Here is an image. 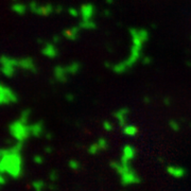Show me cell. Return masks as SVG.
I'll list each match as a JSON object with an SVG mask.
<instances>
[{"mask_svg": "<svg viewBox=\"0 0 191 191\" xmlns=\"http://www.w3.org/2000/svg\"><path fill=\"white\" fill-rule=\"evenodd\" d=\"M168 173L175 178H181L186 175V170L181 167H176V166H170L167 168Z\"/></svg>", "mask_w": 191, "mask_h": 191, "instance_id": "5", "label": "cell"}, {"mask_svg": "<svg viewBox=\"0 0 191 191\" xmlns=\"http://www.w3.org/2000/svg\"><path fill=\"white\" fill-rule=\"evenodd\" d=\"M131 35L133 38V47L131 54L128 56V59L126 61L119 63L117 65L114 66L113 70L117 73H122L124 71H126L130 67H132L135 63L138 61V59L140 57L142 51V47L143 44H146V41L149 38V33L147 30L143 29H130Z\"/></svg>", "mask_w": 191, "mask_h": 191, "instance_id": "1", "label": "cell"}, {"mask_svg": "<svg viewBox=\"0 0 191 191\" xmlns=\"http://www.w3.org/2000/svg\"><path fill=\"white\" fill-rule=\"evenodd\" d=\"M107 146H109V143H107L106 139H104V138H100L97 143L93 144V146L88 149V152L90 154H96L97 152H99V151L105 150V149L107 148Z\"/></svg>", "mask_w": 191, "mask_h": 191, "instance_id": "6", "label": "cell"}, {"mask_svg": "<svg viewBox=\"0 0 191 191\" xmlns=\"http://www.w3.org/2000/svg\"><path fill=\"white\" fill-rule=\"evenodd\" d=\"M80 29H86V30H93L96 28V24L93 20H87V21H81L79 25Z\"/></svg>", "mask_w": 191, "mask_h": 191, "instance_id": "11", "label": "cell"}, {"mask_svg": "<svg viewBox=\"0 0 191 191\" xmlns=\"http://www.w3.org/2000/svg\"><path fill=\"white\" fill-rule=\"evenodd\" d=\"M28 8H29V10L33 14H35L37 16H43V17H48V16H50L55 11V8L52 4L46 3L41 6V4H40L35 0H32L28 4Z\"/></svg>", "mask_w": 191, "mask_h": 191, "instance_id": "2", "label": "cell"}, {"mask_svg": "<svg viewBox=\"0 0 191 191\" xmlns=\"http://www.w3.org/2000/svg\"><path fill=\"white\" fill-rule=\"evenodd\" d=\"M12 1H13V3H14V2H18L19 0H12Z\"/></svg>", "mask_w": 191, "mask_h": 191, "instance_id": "16", "label": "cell"}, {"mask_svg": "<svg viewBox=\"0 0 191 191\" xmlns=\"http://www.w3.org/2000/svg\"><path fill=\"white\" fill-rule=\"evenodd\" d=\"M103 125H104L105 126V130H106V131H110V130H113V128H112V124H110L109 122V121H104V122H103Z\"/></svg>", "mask_w": 191, "mask_h": 191, "instance_id": "13", "label": "cell"}, {"mask_svg": "<svg viewBox=\"0 0 191 191\" xmlns=\"http://www.w3.org/2000/svg\"><path fill=\"white\" fill-rule=\"evenodd\" d=\"M80 14H81L82 21H87V20H91V18L95 15V6L91 3H85L82 4L81 10H80Z\"/></svg>", "mask_w": 191, "mask_h": 191, "instance_id": "3", "label": "cell"}, {"mask_svg": "<svg viewBox=\"0 0 191 191\" xmlns=\"http://www.w3.org/2000/svg\"><path fill=\"white\" fill-rule=\"evenodd\" d=\"M41 52H43L44 55H46V56H48V57H51V59L57 56V54H59L57 49L55 48L54 45H52V44H46L45 47L41 50Z\"/></svg>", "mask_w": 191, "mask_h": 191, "instance_id": "8", "label": "cell"}, {"mask_svg": "<svg viewBox=\"0 0 191 191\" xmlns=\"http://www.w3.org/2000/svg\"><path fill=\"white\" fill-rule=\"evenodd\" d=\"M79 32H80L79 27H72V28H69V29L64 30L63 35L70 40H77L78 36H79Z\"/></svg>", "mask_w": 191, "mask_h": 191, "instance_id": "7", "label": "cell"}, {"mask_svg": "<svg viewBox=\"0 0 191 191\" xmlns=\"http://www.w3.org/2000/svg\"><path fill=\"white\" fill-rule=\"evenodd\" d=\"M62 11H63V8H62V6H56V8H55V12L56 13H62Z\"/></svg>", "mask_w": 191, "mask_h": 191, "instance_id": "14", "label": "cell"}, {"mask_svg": "<svg viewBox=\"0 0 191 191\" xmlns=\"http://www.w3.org/2000/svg\"><path fill=\"white\" fill-rule=\"evenodd\" d=\"M128 113V109H120L115 114V116H116V118L118 119V121H119V123H120L121 126H124V121H126V119H124V118L126 117Z\"/></svg>", "mask_w": 191, "mask_h": 191, "instance_id": "9", "label": "cell"}, {"mask_svg": "<svg viewBox=\"0 0 191 191\" xmlns=\"http://www.w3.org/2000/svg\"><path fill=\"white\" fill-rule=\"evenodd\" d=\"M123 133L128 136H134V135L137 134V128L134 125H124Z\"/></svg>", "mask_w": 191, "mask_h": 191, "instance_id": "10", "label": "cell"}, {"mask_svg": "<svg viewBox=\"0 0 191 191\" xmlns=\"http://www.w3.org/2000/svg\"><path fill=\"white\" fill-rule=\"evenodd\" d=\"M68 13L70 14L72 17H78V16H79V12L77 11V9H73V8L68 9Z\"/></svg>", "mask_w": 191, "mask_h": 191, "instance_id": "12", "label": "cell"}, {"mask_svg": "<svg viewBox=\"0 0 191 191\" xmlns=\"http://www.w3.org/2000/svg\"><path fill=\"white\" fill-rule=\"evenodd\" d=\"M28 10H29L28 6L26 3H24V2H21V1L14 2L12 6H11V11L14 12L15 14H17V15H19V16H24L25 14L27 13Z\"/></svg>", "mask_w": 191, "mask_h": 191, "instance_id": "4", "label": "cell"}, {"mask_svg": "<svg viewBox=\"0 0 191 191\" xmlns=\"http://www.w3.org/2000/svg\"><path fill=\"white\" fill-rule=\"evenodd\" d=\"M106 2H107V3H112L113 0H106Z\"/></svg>", "mask_w": 191, "mask_h": 191, "instance_id": "15", "label": "cell"}]
</instances>
